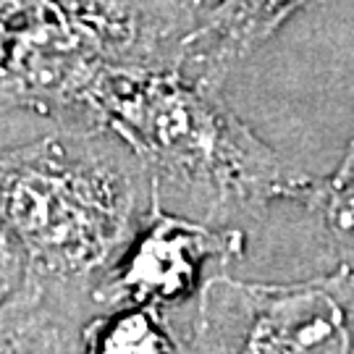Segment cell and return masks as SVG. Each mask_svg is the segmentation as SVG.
Listing matches in <instances>:
<instances>
[{"instance_id":"6da1fadb","label":"cell","mask_w":354,"mask_h":354,"mask_svg":"<svg viewBox=\"0 0 354 354\" xmlns=\"http://www.w3.org/2000/svg\"><path fill=\"white\" fill-rule=\"evenodd\" d=\"M74 118L121 140L155 178L200 192L210 218L260 210L291 181L279 152L221 100L218 87L181 66L100 64Z\"/></svg>"},{"instance_id":"7a4b0ae2","label":"cell","mask_w":354,"mask_h":354,"mask_svg":"<svg viewBox=\"0 0 354 354\" xmlns=\"http://www.w3.org/2000/svg\"><path fill=\"white\" fill-rule=\"evenodd\" d=\"M108 131L48 134L0 150V218L26 254V270L82 294L124 254L150 210L160 178L142 192L147 165L121 155Z\"/></svg>"},{"instance_id":"3957f363","label":"cell","mask_w":354,"mask_h":354,"mask_svg":"<svg viewBox=\"0 0 354 354\" xmlns=\"http://www.w3.org/2000/svg\"><path fill=\"white\" fill-rule=\"evenodd\" d=\"M189 344L197 352H354V266L283 286L215 273L200 289Z\"/></svg>"},{"instance_id":"277c9868","label":"cell","mask_w":354,"mask_h":354,"mask_svg":"<svg viewBox=\"0 0 354 354\" xmlns=\"http://www.w3.org/2000/svg\"><path fill=\"white\" fill-rule=\"evenodd\" d=\"M241 252L244 234L239 228L194 223L163 213L155 192L140 231L95 283L92 304L100 310L131 304L163 310L203 289V273L210 263L226 266Z\"/></svg>"},{"instance_id":"5b68a950","label":"cell","mask_w":354,"mask_h":354,"mask_svg":"<svg viewBox=\"0 0 354 354\" xmlns=\"http://www.w3.org/2000/svg\"><path fill=\"white\" fill-rule=\"evenodd\" d=\"M100 64L181 66L194 29L192 0H48Z\"/></svg>"},{"instance_id":"8992f818","label":"cell","mask_w":354,"mask_h":354,"mask_svg":"<svg viewBox=\"0 0 354 354\" xmlns=\"http://www.w3.org/2000/svg\"><path fill=\"white\" fill-rule=\"evenodd\" d=\"M310 0H192L194 29L184 39L181 68L213 87Z\"/></svg>"},{"instance_id":"52a82bcc","label":"cell","mask_w":354,"mask_h":354,"mask_svg":"<svg viewBox=\"0 0 354 354\" xmlns=\"http://www.w3.org/2000/svg\"><path fill=\"white\" fill-rule=\"evenodd\" d=\"M71 291L55 289L26 270L24 281L0 302V352H82L79 310Z\"/></svg>"},{"instance_id":"ba28073f","label":"cell","mask_w":354,"mask_h":354,"mask_svg":"<svg viewBox=\"0 0 354 354\" xmlns=\"http://www.w3.org/2000/svg\"><path fill=\"white\" fill-rule=\"evenodd\" d=\"M281 197L297 200L315 213L344 266H354V142L328 178H291L281 187Z\"/></svg>"},{"instance_id":"9c48e42d","label":"cell","mask_w":354,"mask_h":354,"mask_svg":"<svg viewBox=\"0 0 354 354\" xmlns=\"http://www.w3.org/2000/svg\"><path fill=\"white\" fill-rule=\"evenodd\" d=\"M184 349L171 333L163 313L155 307H115L87 320L82 352H178Z\"/></svg>"},{"instance_id":"30bf717a","label":"cell","mask_w":354,"mask_h":354,"mask_svg":"<svg viewBox=\"0 0 354 354\" xmlns=\"http://www.w3.org/2000/svg\"><path fill=\"white\" fill-rule=\"evenodd\" d=\"M26 276V254L13 231L0 218V302L8 299Z\"/></svg>"},{"instance_id":"8fae6325","label":"cell","mask_w":354,"mask_h":354,"mask_svg":"<svg viewBox=\"0 0 354 354\" xmlns=\"http://www.w3.org/2000/svg\"><path fill=\"white\" fill-rule=\"evenodd\" d=\"M11 55H13V37H11V29H8V21L3 16V8H0V95H3L6 79H8V71H11Z\"/></svg>"}]
</instances>
